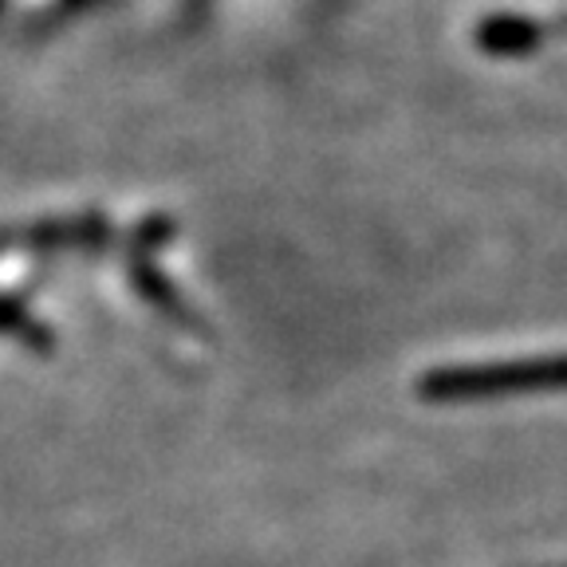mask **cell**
Instances as JSON below:
<instances>
[{
	"label": "cell",
	"instance_id": "6da1fadb",
	"mask_svg": "<svg viewBox=\"0 0 567 567\" xmlns=\"http://www.w3.org/2000/svg\"><path fill=\"white\" fill-rule=\"evenodd\" d=\"M528 390H567V354L516 359V363L442 367L422 379V399L430 402L493 399V394H528Z\"/></svg>",
	"mask_w": 567,
	"mask_h": 567
},
{
	"label": "cell",
	"instance_id": "7a4b0ae2",
	"mask_svg": "<svg viewBox=\"0 0 567 567\" xmlns=\"http://www.w3.org/2000/svg\"><path fill=\"white\" fill-rule=\"evenodd\" d=\"M540 24H532L524 17H493L477 32V44L488 55H524L532 48H540Z\"/></svg>",
	"mask_w": 567,
	"mask_h": 567
}]
</instances>
